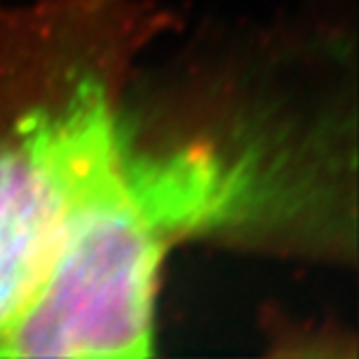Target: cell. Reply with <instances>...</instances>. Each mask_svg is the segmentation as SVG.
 <instances>
[{
	"mask_svg": "<svg viewBox=\"0 0 359 359\" xmlns=\"http://www.w3.org/2000/svg\"><path fill=\"white\" fill-rule=\"evenodd\" d=\"M297 194L257 145L145 152L128 133L84 182L59 250L0 357H149L168 252L201 233L266 224Z\"/></svg>",
	"mask_w": 359,
	"mask_h": 359,
	"instance_id": "6da1fadb",
	"label": "cell"
},
{
	"mask_svg": "<svg viewBox=\"0 0 359 359\" xmlns=\"http://www.w3.org/2000/svg\"><path fill=\"white\" fill-rule=\"evenodd\" d=\"M124 135L98 82L0 138V341L38 290L84 182Z\"/></svg>",
	"mask_w": 359,
	"mask_h": 359,
	"instance_id": "7a4b0ae2",
	"label": "cell"
}]
</instances>
